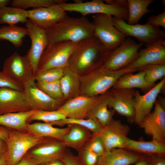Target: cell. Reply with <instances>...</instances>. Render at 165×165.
<instances>
[{
	"label": "cell",
	"mask_w": 165,
	"mask_h": 165,
	"mask_svg": "<svg viewBox=\"0 0 165 165\" xmlns=\"http://www.w3.org/2000/svg\"><path fill=\"white\" fill-rule=\"evenodd\" d=\"M151 157L142 156L141 158L134 163V165H150Z\"/></svg>",
	"instance_id": "cell-46"
},
{
	"label": "cell",
	"mask_w": 165,
	"mask_h": 165,
	"mask_svg": "<svg viewBox=\"0 0 165 165\" xmlns=\"http://www.w3.org/2000/svg\"><path fill=\"white\" fill-rule=\"evenodd\" d=\"M76 43L65 41L47 46L40 58L37 70L64 68L68 66L69 59Z\"/></svg>",
	"instance_id": "cell-9"
},
{
	"label": "cell",
	"mask_w": 165,
	"mask_h": 165,
	"mask_svg": "<svg viewBox=\"0 0 165 165\" xmlns=\"http://www.w3.org/2000/svg\"><path fill=\"white\" fill-rule=\"evenodd\" d=\"M14 165H38L30 158L25 155L17 163Z\"/></svg>",
	"instance_id": "cell-45"
},
{
	"label": "cell",
	"mask_w": 165,
	"mask_h": 165,
	"mask_svg": "<svg viewBox=\"0 0 165 165\" xmlns=\"http://www.w3.org/2000/svg\"><path fill=\"white\" fill-rule=\"evenodd\" d=\"M145 46L139 50L135 60L124 68L134 72L147 65L165 64V40Z\"/></svg>",
	"instance_id": "cell-16"
},
{
	"label": "cell",
	"mask_w": 165,
	"mask_h": 165,
	"mask_svg": "<svg viewBox=\"0 0 165 165\" xmlns=\"http://www.w3.org/2000/svg\"><path fill=\"white\" fill-rule=\"evenodd\" d=\"M38 165H64L61 160H56L47 162Z\"/></svg>",
	"instance_id": "cell-49"
},
{
	"label": "cell",
	"mask_w": 165,
	"mask_h": 165,
	"mask_svg": "<svg viewBox=\"0 0 165 165\" xmlns=\"http://www.w3.org/2000/svg\"><path fill=\"white\" fill-rule=\"evenodd\" d=\"M77 157L82 165H97L98 155L88 150L83 148L79 152Z\"/></svg>",
	"instance_id": "cell-41"
},
{
	"label": "cell",
	"mask_w": 165,
	"mask_h": 165,
	"mask_svg": "<svg viewBox=\"0 0 165 165\" xmlns=\"http://www.w3.org/2000/svg\"><path fill=\"white\" fill-rule=\"evenodd\" d=\"M114 26L125 36L135 37L140 42L145 46L156 43L163 40L165 33L160 27L146 23L144 24H136L130 25L122 19L113 17Z\"/></svg>",
	"instance_id": "cell-7"
},
{
	"label": "cell",
	"mask_w": 165,
	"mask_h": 165,
	"mask_svg": "<svg viewBox=\"0 0 165 165\" xmlns=\"http://www.w3.org/2000/svg\"><path fill=\"white\" fill-rule=\"evenodd\" d=\"M133 72L123 68L117 71L107 70L101 66L80 77V95L94 97L105 94L125 73Z\"/></svg>",
	"instance_id": "cell-3"
},
{
	"label": "cell",
	"mask_w": 165,
	"mask_h": 165,
	"mask_svg": "<svg viewBox=\"0 0 165 165\" xmlns=\"http://www.w3.org/2000/svg\"><path fill=\"white\" fill-rule=\"evenodd\" d=\"M24 92L31 109L48 111L57 110L65 101L64 99H56L38 89L34 78L24 85Z\"/></svg>",
	"instance_id": "cell-13"
},
{
	"label": "cell",
	"mask_w": 165,
	"mask_h": 165,
	"mask_svg": "<svg viewBox=\"0 0 165 165\" xmlns=\"http://www.w3.org/2000/svg\"><path fill=\"white\" fill-rule=\"evenodd\" d=\"M64 68L37 70L34 75L35 81L52 82L59 80L62 76Z\"/></svg>",
	"instance_id": "cell-38"
},
{
	"label": "cell",
	"mask_w": 165,
	"mask_h": 165,
	"mask_svg": "<svg viewBox=\"0 0 165 165\" xmlns=\"http://www.w3.org/2000/svg\"><path fill=\"white\" fill-rule=\"evenodd\" d=\"M46 31L47 46L59 42L77 43L94 36V28L92 22L85 16L73 17L67 16Z\"/></svg>",
	"instance_id": "cell-2"
},
{
	"label": "cell",
	"mask_w": 165,
	"mask_h": 165,
	"mask_svg": "<svg viewBox=\"0 0 165 165\" xmlns=\"http://www.w3.org/2000/svg\"><path fill=\"white\" fill-rule=\"evenodd\" d=\"M9 129L8 136L5 140L7 145V165H14L43 138L36 137L28 132Z\"/></svg>",
	"instance_id": "cell-5"
},
{
	"label": "cell",
	"mask_w": 165,
	"mask_h": 165,
	"mask_svg": "<svg viewBox=\"0 0 165 165\" xmlns=\"http://www.w3.org/2000/svg\"><path fill=\"white\" fill-rule=\"evenodd\" d=\"M109 51L94 36L86 38L77 43L68 66L79 75L85 74L101 66Z\"/></svg>",
	"instance_id": "cell-1"
},
{
	"label": "cell",
	"mask_w": 165,
	"mask_h": 165,
	"mask_svg": "<svg viewBox=\"0 0 165 165\" xmlns=\"http://www.w3.org/2000/svg\"><path fill=\"white\" fill-rule=\"evenodd\" d=\"M9 128L0 125V138L5 141L8 136Z\"/></svg>",
	"instance_id": "cell-47"
},
{
	"label": "cell",
	"mask_w": 165,
	"mask_h": 165,
	"mask_svg": "<svg viewBox=\"0 0 165 165\" xmlns=\"http://www.w3.org/2000/svg\"><path fill=\"white\" fill-rule=\"evenodd\" d=\"M154 110L142 119L139 125L145 133L155 140L165 143V111L159 100L155 103Z\"/></svg>",
	"instance_id": "cell-15"
},
{
	"label": "cell",
	"mask_w": 165,
	"mask_h": 165,
	"mask_svg": "<svg viewBox=\"0 0 165 165\" xmlns=\"http://www.w3.org/2000/svg\"><path fill=\"white\" fill-rule=\"evenodd\" d=\"M130 130L128 125L113 119L97 134L102 141L106 152L114 148H123Z\"/></svg>",
	"instance_id": "cell-18"
},
{
	"label": "cell",
	"mask_w": 165,
	"mask_h": 165,
	"mask_svg": "<svg viewBox=\"0 0 165 165\" xmlns=\"http://www.w3.org/2000/svg\"><path fill=\"white\" fill-rule=\"evenodd\" d=\"M142 155L124 148H116L100 156L97 165H131Z\"/></svg>",
	"instance_id": "cell-22"
},
{
	"label": "cell",
	"mask_w": 165,
	"mask_h": 165,
	"mask_svg": "<svg viewBox=\"0 0 165 165\" xmlns=\"http://www.w3.org/2000/svg\"><path fill=\"white\" fill-rule=\"evenodd\" d=\"M2 71L23 85L34 78L33 70L27 56H22L17 51L5 60Z\"/></svg>",
	"instance_id": "cell-17"
},
{
	"label": "cell",
	"mask_w": 165,
	"mask_h": 165,
	"mask_svg": "<svg viewBox=\"0 0 165 165\" xmlns=\"http://www.w3.org/2000/svg\"><path fill=\"white\" fill-rule=\"evenodd\" d=\"M152 26L165 28V11L157 15L151 16L148 19L146 23Z\"/></svg>",
	"instance_id": "cell-42"
},
{
	"label": "cell",
	"mask_w": 165,
	"mask_h": 165,
	"mask_svg": "<svg viewBox=\"0 0 165 165\" xmlns=\"http://www.w3.org/2000/svg\"><path fill=\"white\" fill-rule=\"evenodd\" d=\"M28 35L31 42V47L26 54L34 75L37 71L42 55L48 45L46 30L29 20L25 24Z\"/></svg>",
	"instance_id": "cell-14"
},
{
	"label": "cell",
	"mask_w": 165,
	"mask_h": 165,
	"mask_svg": "<svg viewBox=\"0 0 165 165\" xmlns=\"http://www.w3.org/2000/svg\"><path fill=\"white\" fill-rule=\"evenodd\" d=\"M7 150V145L4 140L0 138V159Z\"/></svg>",
	"instance_id": "cell-48"
},
{
	"label": "cell",
	"mask_w": 165,
	"mask_h": 165,
	"mask_svg": "<svg viewBox=\"0 0 165 165\" xmlns=\"http://www.w3.org/2000/svg\"><path fill=\"white\" fill-rule=\"evenodd\" d=\"M137 73L127 72L121 76L117 81L113 88L117 89H133L139 88L142 91H148L154 86L149 84L145 79V73L139 70Z\"/></svg>",
	"instance_id": "cell-27"
},
{
	"label": "cell",
	"mask_w": 165,
	"mask_h": 165,
	"mask_svg": "<svg viewBox=\"0 0 165 165\" xmlns=\"http://www.w3.org/2000/svg\"><path fill=\"white\" fill-rule=\"evenodd\" d=\"M165 84L164 77L144 95H141L138 90L135 91L134 106L135 114L134 122L136 124L139 125L143 118L151 112L156 98L163 89Z\"/></svg>",
	"instance_id": "cell-20"
},
{
	"label": "cell",
	"mask_w": 165,
	"mask_h": 165,
	"mask_svg": "<svg viewBox=\"0 0 165 165\" xmlns=\"http://www.w3.org/2000/svg\"><path fill=\"white\" fill-rule=\"evenodd\" d=\"M94 36L97 38L106 49L111 51L119 46L126 36L114 26L113 17L103 14L93 16Z\"/></svg>",
	"instance_id": "cell-8"
},
{
	"label": "cell",
	"mask_w": 165,
	"mask_h": 165,
	"mask_svg": "<svg viewBox=\"0 0 165 165\" xmlns=\"http://www.w3.org/2000/svg\"><path fill=\"white\" fill-rule=\"evenodd\" d=\"M53 126L63 127L68 124H75L86 128L93 134H97L102 130L103 127L96 119L90 117L84 119H74L65 118L62 120L50 123Z\"/></svg>",
	"instance_id": "cell-33"
},
{
	"label": "cell",
	"mask_w": 165,
	"mask_h": 165,
	"mask_svg": "<svg viewBox=\"0 0 165 165\" xmlns=\"http://www.w3.org/2000/svg\"><path fill=\"white\" fill-rule=\"evenodd\" d=\"M105 94L94 97L79 95L66 101L57 110L67 118L86 119L91 110L104 97Z\"/></svg>",
	"instance_id": "cell-12"
},
{
	"label": "cell",
	"mask_w": 165,
	"mask_h": 165,
	"mask_svg": "<svg viewBox=\"0 0 165 165\" xmlns=\"http://www.w3.org/2000/svg\"><path fill=\"white\" fill-rule=\"evenodd\" d=\"M133 89L113 88L108 91V107L125 117L130 123L134 122L135 117L134 94Z\"/></svg>",
	"instance_id": "cell-11"
},
{
	"label": "cell",
	"mask_w": 165,
	"mask_h": 165,
	"mask_svg": "<svg viewBox=\"0 0 165 165\" xmlns=\"http://www.w3.org/2000/svg\"><path fill=\"white\" fill-rule=\"evenodd\" d=\"M35 110L0 115V125L22 131H27V121Z\"/></svg>",
	"instance_id": "cell-28"
},
{
	"label": "cell",
	"mask_w": 165,
	"mask_h": 165,
	"mask_svg": "<svg viewBox=\"0 0 165 165\" xmlns=\"http://www.w3.org/2000/svg\"><path fill=\"white\" fill-rule=\"evenodd\" d=\"M11 1L10 0H0V9L2 7L10 4Z\"/></svg>",
	"instance_id": "cell-50"
},
{
	"label": "cell",
	"mask_w": 165,
	"mask_h": 165,
	"mask_svg": "<svg viewBox=\"0 0 165 165\" xmlns=\"http://www.w3.org/2000/svg\"><path fill=\"white\" fill-rule=\"evenodd\" d=\"M123 148L150 157L165 155V143L155 140L145 141L128 138Z\"/></svg>",
	"instance_id": "cell-23"
},
{
	"label": "cell",
	"mask_w": 165,
	"mask_h": 165,
	"mask_svg": "<svg viewBox=\"0 0 165 165\" xmlns=\"http://www.w3.org/2000/svg\"><path fill=\"white\" fill-rule=\"evenodd\" d=\"M108 91L104 97L91 110L87 118L93 117L97 119L103 127L109 124L113 119L115 112L108 109L107 101Z\"/></svg>",
	"instance_id": "cell-31"
},
{
	"label": "cell",
	"mask_w": 165,
	"mask_h": 165,
	"mask_svg": "<svg viewBox=\"0 0 165 165\" xmlns=\"http://www.w3.org/2000/svg\"><path fill=\"white\" fill-rule=\"evenodd\" d=\"M8 88L21 91H24V85L16 81L6 72H0V88Z\"/></svg>",
	"instance_id": "cell-40"
},
{
	"label": "cell",
	"mask_w": 165,
	"mask_h": 165,
	"mask_svg": "<svg viewBox=\"0 0 165 165\" xmlns=\"http://www.w3.org/2000/svg\"><path fill=\"white\" fill-rule=\"evenodd\" d=\"M93 0L83 2L80 1L73 3L66 2L58 4L66 12L73 11L81 13L82 16L94 14H103L127 21L128 16L127 0Z\"/></svg>",
	"instance_id": "cell-4"
},
{
	"label": "cell",
	"mask_w": 165,
	"mask_h": 165,
	"mask_svg": "<svg viewBox=\"0 0 165 165\" xmlns=\"http://www.w3.org/2000/svg\"><path fill=\"white\" fill-rule=\"evenodd\" d=\"M6 153L2 156L0 159V165H7Z\"/></svg>",
	"instance_id": "cell-51"
},
{
	"label": "cell",
	"mask_w": 165,
	"mask_h": 165,
	"mask_svg": "<svg viewBox=\"0 0 165 165\" xmlns=\"http://www.w3.org/2000/svg\"><path fill=\"white\" fill-rule=\"evenodd\" d=\"M60 128L55 127L50 123L35 122L27 123V131L38 138L50 137L61 141L68 131L70 126Z\"/></svg>",
	"instance_id": "cell-25"
},
{
	"label": "cell",
	"mask_w": 165,
	"mask_h": 165,
	"mask_svg": "<svg viewBox=\"0 0 165 165\" xmlns=\"http://www.w3.org/2000/svg\"><path fill=\"white\" fill-rule=\"evenodd\" d=\"M65 116L57 110L48 111L35 110L28 119L27 123L33 121H41L45 123H51L65 118Z\"/></svg>",
	"instance_id": "cell-36"
},
{
	"label": "cell",
	"mask_w": 165,
	"mask_h": 165,
	"mask_svg": "<svg viewBox=\"0 0 165 165\" xmlns=\"http://www.w3.org/2000/svg\"><path fill=\"white\" fill-rule=\"evenodd\" d=\"M128 16L127 23L130 25L137 24L145 14L152 11L148 6L153 0H127Z\"/></svg>",
	"instance_id": "cell-32"
},
{
	"label": "cell",
	"mask_w": 165,
	"mask_h": 165,
	"mask_svg": "<svg viewBox=\"0 0 165 165\" xmlns=\"http://www.w3.org/2000/svg\"><path fill=\"white\" fill-rule=\"evenodd\" d=\"M35 84L38 89L51 98L58 100L64 99L60 80L52 82L36 81Z\"/></svg>",
	"instance_id": "cell-37"
},
{
	"label": "cell",
	"mask_w": 165,
	"mask_h": 165,
	"mask_svg": "<svg viewBox=\"0 0 165 165\" xmlns=\"http://www.w3.org/2000/svg\"><path fill=\"white\" fill-rule=\"evenodd\" d=\"M66 148L62 141L45 137L30 149L26 155L38 165L53 160H61Z\"/></svg>",
	"instance_id": "cell-10"
},
{
	"label": "cell",
	"mask_w": 165,
	"mask_h": 165,
	"mask_svg": "<svg viewBox=\"0 0 165 165\" xmlns=\"http://www.w3.org/2000/svg\"><path fill=\"white\" fill-rule=\"evenodd\" d=\"M68 125L70 126L69 130L62 141L66 148H72L78 152L84 148L92 133L82 127L75 124Z\"/></svg>",
	"instance_id": "cell-24"
},
{
	"label": "cell",
	"mask_w": 165,
	"mask_h": 165,
	"mask_svg": "<svg viewBox=\"0 0 165 165\" xmlns=\"http://www.w3.org/2000/svg\"><path fill=\"white\" fill-rule=\"evenodd\" d=\"M150 165H165V156L151 157Z\"/></svg>",
	"instance_id": "cell-44"
},
{
	"label": "cell",
	"mask_w": 165,
	"mask_h": 165,
	"mask_svg": "<svg viewBox=\"0 0 165 165\" xmlns=\"http://www.w3.org/2000/svg\"><path fill=\"white\" fill-rule=\"evenodd\" d=\"M66 0H13L10 4L11 6L24 9L29 8L33 9L47 7L66 2Z\"/></svg>",
	"instance_id": "cell-34"
},
{
	"label": "cell",
	"mask_w": 165,
	"mask_h": 165,
	"mask_svg": "<svg viewBox=\"0 0 165 165\" xmlns=\"http://www.w3.org/2000/svg\"><path fill=\"white\" fill-rule=\"evenodd\" d=\"M61 160L64 165H82L77 156H75L70 150L67 148Z\"/></svg>",
	"instance_id": "cell-43"
},
{
	"label": "cell",
	"mask_w": 165,
	"mask_h": 165,
	"mask_svg": "<svg viewBox=\"0 0 165 165\" xmlns=\"http://www.w3.org/2000/svg\"><path fill=\"white\" fill-rule=\"evenodd\" d=\"M29 20L28 10L7 6L0 9V24L16 25L20 23H26Z\"/></svg>",
	"instance_id": "cell-29"
},
{
	"label": "cell",
	"mask_w": 165,
	"mask_h": 165,
	"mask_svg": "<svg viewBox=\"0 0 165 165\" xmlns=\"http://www.w3.org/2000/svg\"><path fill=\"white\" fill-rule=\"evenodd\" d=\"M27 35L28 32L25 27L8 25L0 27V41H8L16 48L22 45L23 39Z\"/></svg>",
	"instance_id": "cell-30"
},
{
	"label": "cell",
	"mask_w": 165,
	"mask_h": 165,
	"mask_svg": "<svg viewBox=\"0 0 165 165\" xmlns=\"http://www.w3.org/2000/svg\"><path fill=\"white\" fill-rule=\"evenodd\" d=\"M79 75L68 66L64 68L60 80L61 91L66 101L80 95V79Z\"/></svg>",
	"instance_id": "cell-26"
},
{
	"label": "cell",
	"mask_w": 165,
	"mask_h": 165,
	"mask_svg": "<svg viewBox=\"0 0 165 165\" xmlns=\"http://www.w3.org/2000/svg\"><path fill=\"white\" fill-rule=\"evenodd\" d=\"M28 20L46 30L67 17L66 12L58 4L28 10Z\"/></svg>",
	"instance_id": "cell-19"
},
{
	"label": "cell",
	"mask_w": 165,
	"mask_h": 165,
	"mask_svg": "<svg viewBox=\"0 0 165 165\" xmlns=\"http://www.w3.org/2000/svg\"><path fill=\"white\" fill-rule=\"evenodd\" d=\"M143 45L141 42L137 43L130 38L126 39L119 46L108 51L101 66L111 71L122 69L135 60L140 48Z\"/></svg>",
	"instance_id": "cell-6"
},
{
	"label": "cell",
	"mask_w": 165,
	"mask_h": 165,
	"mask_svg": "<svg viewBox=\"0 0 165 165\" xmlns=\"http://www.w3.org/2000/svg\"><path fill=\"white\" fill-rule=\"evenodd\" d=\"M31 110L24 92L0 88V115Z\"/></svg>",
	"instance_id": "cell-21"
},
{
	"label": "cell",
	"mask_w": 165,
	"mask_h": 165,
	"mask_svg": "<svg viewBox=\"0 0 165 165\" xmlns=\"http://www.w3.org/2000/svg\"><path fill=\"white\" fill-rule=\"evenodd\" d=\"M101 156L106 152L104 144L99 136L93 134L90 138L86 143L84 147Z\"/></svg>",
	"instance_id": "cell-39"
},
{
	"label": "cell",
	"mask_w": 165,
	"mask_h": 165,
	"mask_svg": "<svg viewBox=\"0 0 165 165\" xmlns=\"http://www.w3.org/2000/svg\"><path fill=\"white\" fill-rule=\"evenodd\" d=\"M139 70L144 72L145 79L148 83L154 86L157 81L165 77V64L149 65L142 68Z\"/></svg>",
	"instance_id": "cell-35"
}]
</instances>
